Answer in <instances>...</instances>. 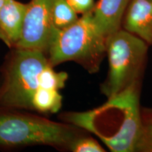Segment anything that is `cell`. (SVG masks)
<instances>
[{"label":"cell","instance_id":"6da1fadb","mask_svg":"<svg viewBox=\"0 0 152 152\" xmlns=\"http://www.w3.org/2000/svg\"><path fill=\"white\" fill-rule=\"evenodd\" d=\"M66 120L93 133L113 152L135 151L142 124L140 82L96 109L68 113Z\"/></svg>","mask_w":152,"mask_h":152},{"label":"cell","instance_id":"7a4b0ae2","mask_svg":"<svg viewBox=\"0 0 152 152\" xmlns=\"http://www.w3.org/2000/svg\"><path fill=\"white\" fill-rule=\"evenodd\" d=\"M47 52L52 66L73 61L96 72L106 54V37L96 26L92 11L64 29L56 28Z\"/></svg>","mask_w":152,"mask_h":152},{"label":"cell","instance_id":"3957f363","mask_svg":"<svg viewBox=\"0 0 152 152\" xmlns=\"http://www.w3.org/2000/svg\"><path fill=\"white\" fill-rule=\"evenodd\" d=\"M147 49L145 42L122 28L106 38L109 71L102 91L107 98L140 82Z\"/></svg>","mask_w":152,"mask_h":152},{"label":"cell","instance_id":"277c9868","mask_svg":"<svg viewBox=\"0 0 152 152\" xmlns=\"http://www.w3.org/2000/svg\"><path fill=\"white\" fill-rule=\"evenodd\" d=\"M16 49L1 92V102L5 106L32 108V97L39 87V74L50 64L41 49Z\"/></svg>","mask_w":152,"mask_h":152},{"label":"cell","instance_id":"5b68a950","mask_svg":"<svg viewBox=\"0 0 152 152\" xmlns=\"http://www.w3.org/2000/svg\"><path fill=\"white\" fill-rule=\"evenodd\" d=\"M74 139L73 130L66 125L17 115H0L1 144L64 145L70 144Z\"/></svg>","mask_w":152,"mask_h":152},{"label":"cell","instance_id":"8992f818","mask_svg":"<svg viewBox=\"0 0 152 152\" xmlns=\"http://www.w3.org/2000/svg\"><path fill=\"white\" fill-rule=\"evenodd\" d=\"M54 0H31L27 4L22 35L16 48L46 52L54 30L52 8Z\"/></svg>","mask_w":152,"mask_h":152},{"label":"cell","instance_id":"52a82bcc","mask_svg":"<svg viewBox=\"0 0 152 152\" xmlns=\"http://www.w3.org/2000/svg\"><path fill=\"white\" fill-rule=\"evenodd\" d=\"M121 28L152 45V0H130Z\"/></svg>","mask_w":152,"mask_h":152},{"label":"cell","instance_id":"ba28073f","mask_svg":"<svg viewBox=\"0 0 152 152\" xmlns=\"http://www.w3.org/2000/svg\"><path fill=\"white\" fill-rule=\"evenodd\" d=\"M27 4L8 0L0 10V39L9 47H16L22 35Z\"/></svg>","mask_w":152,"mask_h":152},{"label":"cell","instance_id":"9c48e42d","mask_svg":"<svg viewBox=\"0 0 152 152\" xmlns=\"http://www.w3.org/2000/svg\"><path fill=\"white\" fill-rule=\"evenodd\" d=\"M130 0H99L93 10L96 26L107 38L121 28Z\"/></svg>","mask_w":152,"mask_h":152},{"label":"cell","instance_id":"30bf717a","mask_svg":"<svg viewBox=\"0 0 152 152\" xmlns=\"http://www.w3.org/2000/svg\"><path fill=\"white\" fill-rule=\"evenodd\" d=\"M32 108L42 112L56 113L62 106V96L58 90L38 87L31 100Z\"/></svg>","mask_w":152,"mask_h":152},{"label":"cell","instance_id":"8fae6325","mask_svg":"<svg viewBox=\"0 0 152 152\" xmlns=\"http://www.w3.org/2000/svg\"><path fill=\"white\" fill-rule=\"evenodd\" d=\"M67 0H54L52 8V22L54 28L62 30L74 23L79 18Z\"/></svg>","mask_w":152,"mask_h":152},{"label":"cell","instance_id":"7c38bea8","mask_svg":"<svg viewBox=\"0 0 152 152\" xmlns=\"http://www.w3.org/2000/svg\"><path fill=\"white\" fill-rule=\"evenodd\" d=\"M152 152V109L142 111V124L135 151Z\"/></svg>","mask_w":152,"mask_h":152},{"label":"cell","instance_id":"4fadbf2b","mask_svg":"<svg viewBox=\"0 0 152 152\" xmlns=\"http://www.w3.org/2000/svg\"><path fill=\"white\" fill-rule=\"evenodd\" d=\"M68 79V74L65 72L57 73L48 65L41 72L39 76V87L45 89L58 90L64 87Z\"/></svg>","mask_w":152,"mask_h":152},{"label":"cell","instance_id":"5bb4252c","mask_svg":"<svg viewBox=\"0 0 152 152\" xmlns=\"http://www.w3.org/2000/svg\"><path fill=\"white\" fill-rule=\"evenodd\" d=\"M71 149L74 152H104L106 150L97 141L92 138L84 137L74 139L69 144Z\"/></svg>","mask_w":152,"mask_h":152},{"label":"cell","instance_id":"9a60e30c","mask_svg":"<svg viewBox=\"0 0 152 152\" xmlns=\"http://www.w3.org/2000/svg\"><path fill=\"white\" fill-rule=\"evenodd\" d=\"M68 2L77 14L85 15L94 10L95 0H67Z\"/></svg>","mask_w":152,"mask_h":152},{"label":"cell","instance_id":"2e32d148","mask_svg":"<svg viewBox=\"0 0 152 152\" xmlns=\"http://www.w3.org/2000/svg\"><path fill=\"white\" fill-rule=\"evenodd\" d=\"M8 0H0V10H1V8L5 5V4L7 2Z\"/></svg>","mask_w":152,"mask_h":152}]
</instances>
